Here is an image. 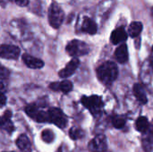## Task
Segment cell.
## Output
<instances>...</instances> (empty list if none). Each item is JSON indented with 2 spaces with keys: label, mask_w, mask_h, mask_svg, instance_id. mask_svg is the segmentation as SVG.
<instances>
[{
  "label": "cell",
  "mask_w": 153,
  "mask_h": 152,
  "mask_svg": "<svg viewBox=\"0 0 153 152\" xmlns=\"http://www.w3.org/2000/svg\"><path fill=\"white\" fill-rule=\"evenodd\" d=\"M99 80L105 85L112 84L118 76V68L113 62H105L97 69Z\"/></svg>",
  "instance_id": "1"
},
{
  "label": "cell",
  "mask_w": 153,
  "mask_h": 152,
  "mask_svg": "<svg viewBox=\"0 0 153 152\" xmlns=\"http://www.w3.org/2000/svg\"><path fill=\"white\" fill-rule=\"evenodd\" d=\"M65 13L60 5L56 2H53L48 9V22L50 25L55 29H58L63 23Z\"/></svg>",
  "instance_id": "2"
},
{
  "label": "cell",
  "mask_w": 153,
  "mask_h": 152,
  "mask_svg": "<svg viewBox=\"0 0 153 152\" xmlns=\"http://www.w3.org/2000/svg\"><path fill=\"white\" fill-rule=\"evenodd\" d=\"M66 52L70 56L76 58L77 56L87 54L89 52V48H88V46L84 42H82L77 39H74L67 44Z\"/></svg>",
  "instance_id": "3"
},
{
  "label": "cell",
  "mask_w": 153,
  "mask_h": 152,
  "mask_svg": "<svg viewBox=\"0 0 153 152\" xmlns=\"http://www.w3.org/2000/svg\"><path fill=\"white\" fill-rule=\"evenodd\" d=\"M82 104L87 108L91 114H93L94 116L98 115L100 110L101 108L103 107V103L101 99L99 96H91V97H82L81 99Z\"/></svg>",
  "instance_id": "4"
},
{
  "label": "cell",
  "mask_w": 153,
  "mask_h": 152,
  "mask_svg": "<svg viewBox=\"0 0 153 152\" xmlns=\"http://www.w3.org/2000/svg\"><path fill=\"white\" fill-rule=\"evenodd\" d=\"M49 116V122L53 123L57 127L64 129L67 125V118L63 111L57 108H51L48 111Z\"/></svg>",
  "instance_id": "5"
},
{
  "label": "cell",
  "mask_w": 153,
  "mask_h": 152,
  "mask_svg": "<svg viewBox=\"0 0 153 152\" xmlns=\"http://www.w3.org/2000/svg\"><path fill=\"white\" fill-rule=\"evenodd\" d=\"M107 148V139L104 135H98L94 137L88 145V149L91 152H105Z\"/></svg>",
  "instance_id": "6"
},
{
  "label": "cell",
  "mask_w": 153,
  "mask_h": 152,
  "mask_svg": "<svg viewBox=\"0 0 153 152\" xmlns=\"http://www.w3.org/2000/svg\"><path fill=\"white\" fill-rule=\"evenodd\" d=\"M20 56V48L13 45L0 46V57L4 59H17Z\"/></svg>",
  "instance_id": "7"
},
{
  "label": "cell",
  "mask_w": 153,
  "mask_h": 152,
  "mask_svg": "<svg viewBox=\"0 0 153 152\" xmlns=\"http://www.w3.org/2000/svg\"><path fill=\"white\" fill-rule=\"evenodd\" d=\"M79 64H80V62H79V59H78V58H73V59L66 65V66L59 72V73H58L59 76H60L61 78L65 79V78H68L69 76L73 75L74 73V72L76 71V69L78 68Z\"/></svg>",
  "instance_id": "8"
},
{
  "label": "cell",
  "mask_w": 153,
  "mask_h": 152,
  "mask_svg": "<svg viewBox=\"0 0 153 152\" xmlns=\"http://www.w3.org/2000/svg\"><path fill=\"white\" fill-rule=\"evenodd\" d=\"M12 112L10 110H6L2 116H0V128L7 133H11L14 130V126L11 121Z\"/></svg>",
  "instance_id": "9"
},
{
  "label": "cell",
  "mask_w": 153,
  "mask_h": 152,
  "mask_svg": "<svg viewBox=\"0 0 153 152\" xmlns=\"http://www.w3.org/2000/svg\"><path fill=\"white\" fill-rule=\"evenodd\" d=\"M22 61L26 66L30 69H40L44 66V62L42 60L28 54L22 55Z\"/></svg>",
  "instance_id": "10"
},
{
  "label": "cell",
  "mask_w": 153,
  "mask_h": 152,
  "mask_svg": "<svg viewBox=\"0 0 153 152\" xmlns=\"http://www.w3.org/2000/svg\"><path fill=\"white\" fill-rule=\"evenodd\" d=\"M126 39H127V33H126V31L125 30L124 28L116 29L112 32L111 37H110L111 42L113 44H115V45H117V44H120V43L124 42Z\"/></svg>",
  "instance_id": "11"
},
{
  "label": "cell",
  "mask_w": 153,
  "mask_h": 152,
  "mask_svg": "<svg viewBox=\"0 0 153 152\" xmlns=\"http://www.w3.org/2000/svg\"><path fill=\"white\" fill-rule=\"evenodd\" d=\"M16 145L18 149L22 152H30L31 151V144L30 141L27 135L22 134L16 140Z\"/></svg>",
  "instance_id": "12"
},
{
  "label": "cell",
  "mask_w": 153,
  "mask_h": 152,
  "mask_svg": "<svg viewBox=\"0 0 153 152\" xmlns=\"http://www.w3.org/2000/svg\"><path fill=\"white\" fill-rule=\"evenodd\" d=\"M115 57L120 64H124L128 60V49L126 44L120 45L115 51Z\"/></svg>",
  "instance_id": "13"
},
{
  "label": "cell",
  "mask_w": 153,
  "mask_h": 152,
  "mask_svg": "<svg viewBox=\"0 0 153 152\" xmlns=\"http://www.w3.org/2000/svg\"><path fill=\"white\" fill-rule=\"evenodd\" d=\"M134 96L136 97V99L141 103L146 104L148 102V99H147L146 92H145L143 87L141 84H139V83L134 84Z\"/></svg>",
  "instance_id": "14"
},
{
  "label": "cell",
  "mask_w": 153,
  "mask_h": 152,
  "mask_svg": "<svg viewBox=\"0 0 153 152\" xmlns=\"http://www.w3.org/2000/svg\"><path fill=\"white\" fill-rule=\"evenodd\" d=\"M82 31L92 35L97 32V25L91 19L85 17L83 20V22H82Z\"/></svg>",
  "instance_id": "15"
},
{
  "label": "cell",
  "mask_w": 153,
  "mask_h": 152,
  "mask_svg": "<svg viewBox=\"0 0 153 152\" xmlns=\"http://www.w3.org/2000/svg\"><path fill=\"white\" fill-rule=\"evenodd\" d=\"M143 30V23L141 22H133L128 28V34L132 38H136Z\"/></svg>",
  "instance_id": "16"
},
{
  "label": "cell",
  "mask_w": 153,
  "mask_h": 152,
  "mask_svg": "<svg viewBox=\"0 0 153 152\" xmlns=\"http://www.w3.org/2000/svg\"><path fill=\"white\" fill-rule=\"evenodd\" d=\"M135 127H136L137 131H139L140 133H144L148 132V130L150 128V123H149L148 119L145 116H141L136 120Z\"/></svg>",
  "instance_id": "17"
},
{
  "label": "cell",
  "mask_w": 153,
  "mask_h": 152,
  "mask_svg": "<svg viewBox=\"0 0 153 152\" xmlns=\"http://www.w3.org/2000/svg\"><path fill=\"white\" fill-rule=\"evenodd\" d=\"M126 119L124 116H116L112 119L113 125L117 129L123 128L126 125Z\"/></svg>",
  "instance_id": "18"
},
{
  "label": "cell",
  "mask_w": 153,
  "mask_h": 152,
  "mask_svg": "<svg viewBox=\"0 0 153 152\" xmlns=\"http://www.w3.org/2000/svg\"><path fill=\"white\" fill-rule=\"evenodd\" d=\"M73 90V83L67 80H65L61 82H59L58 86V91H62L64 93H68Z\"/></svg>",
  "instance_id": "19"
},
{
  "label": "cell",
  "mask_w": 153,
  "mask_h": 152,
  "mask_svg": "<svg viewBox=\"0 0 153 152\" xmlns=\"http://www.w3.org/2000/svg\"><path fill=\"white\" fill-rule=\"evenodd\" d=\"M41 138L42 140L47 142V143H51L54 139H55V134L54 133L49 130V129H45L42 133H41Z\"/></svg>",
  "instance_id": "20"
},
{
  "label": "cell",
  "mask_w": 153,
  "mask_h": 152,
  "mask_svg": "<svg viewBox=\"0 0 153 152\" xmlns=\"http://www.w3.org/2000/svg\"><path fill=\"white\" fill-rule=\"evenodd\" d=\"M39 110L34 104H30L25 108V113L32 119H34Z\"/></svg>",
  "instance_id": "21"
},
{
  "label": "cell",
  "mask_w": 153,
  "mask_h": 152,
  "mask_svg": "<svg viewBox=\"0 0 153 152\" xmlns=\"http://www.w3.org/2000/svg\"><path fill=\"white\" fill-rule=\"evenodd\" d=\"M69 135H70L71 139H73V140H78L80 138H82V136L84 135V133L80 128L73 127L70 130V132H69Z\"/></svg>",
  "instance_id": "22"
},
{
  "label": "cell",
  "mask_w": 153,
  "mask_h": 152,
  "mask_svg": "<svg viewBox=\"0 0 153 152\" xmlns=\"http://www.w3.org/2000/svg\"><path fill=\"white\" fill-rule=\"evenodd\" d=\"M34 120L38 123H46V122H49V116H48V113L45 112V111H39L36 117L34 118Z\"/></svg>",
  "instance_id": "23"
},
{
  "label": "cell",
  "mask_w": 153,
  "mask_h": 152,
  "mask_svg": "<svg viewBox=\"0 0 153 152\" xmlns=\"http://www.w3.org/2000/svg\"><path fill=\"white\" fill-rule=\"evenodd\" d=\"M9 70L0 65V80H5L9 76Z\"/></svg>",
  "instance_id": "24"
},
{
  "label": "cell",
  "mask_w": 153,
  "mask_h": 152,
  "mask_svg": "<svg viewBox=\"0 0 153 152\" xmlns=\"http://www.w3.org/2000/svg\"><path fill=\"white\" fill-rule=\"evenodd\" d=\"M6 104V97L3 92H0V107H4Z\"/></svg>",
  "instance_id": "25"
},
{
  "label": "cell",
  "mask_w": 153,
  "mask_h": 152,
  "mask_svg": "<svg viewBox=\"0 0 153 152\" xmlns=\"http://www.w3.org/2000/svg\"><path fill=\"white\" fill-rule=\"evenodd\" d=\"M15 3L19 5V6H26L29 4V0H16Z\"/></svg>",
  "instance_id": "26"
},
{
  "label": "cell",
  "mask_w": 153,
  "mask_h": 152,
  "mask_svg": "<svg viewBox=\"0 0 153 152\" xmlns=\"http://www.w3.org/2000/svg\"><path fill=\"white\" fill-rule=\"evenodd\" d=\"M4 85L0 82V92H3V90H4Z\"/></svg>",
  "instance_id": "27"
},
{
  "label": "cell",
  "mask_w": 153,
  "mask_h": 152,
  "mask_svg": "<svg viewBox=\"0 0 153 152\" xmlns=\"http://www.w3.org/2000/svg\"><path fill=\"white\" fill-rule=\"evenodd\" d=\"M10 1H14V2H15V1H16V0H10Z\"/></svg>",
  "instance_id": "28"
},
{
  "label": "cell",
  "mask_w": 153,
  "mask_h": 152,
  "mask_svg": "<svg viewBox=\"0 0 153 152\" xmlns=\"http://www.w3.org/2000/svg\"><path fill=\"white\" fill-rule=\"evenodd\" d=\"M152 51H153V47H152Z\"/></svg>",
  "instance_id": "29"
}]
</instances>
